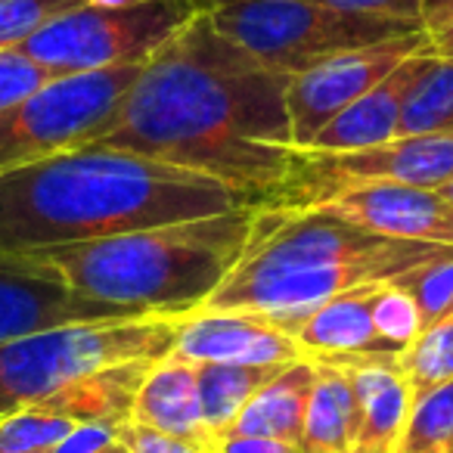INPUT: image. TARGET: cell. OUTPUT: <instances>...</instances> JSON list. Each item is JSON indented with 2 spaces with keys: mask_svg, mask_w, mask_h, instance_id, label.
<instances>
[{
  "mask_svg": "<svg viewBox=\"0 0 453 453\" xmlns=\"http://www.w3.org/2000/svg\"><path fill=\"white\" fill-rule=\"evenodd\" d=\"M143 314L150 311L96 302L69 289L63 280L28 261L26 255H0V342L65 326V323L119 320V317Z\"/></svg>",
  "mask_w": 453,
  "mask_h": 453,
  "instance_id": "obj_11",
  "label": "cell"
},
{
  "mask_svg": "<svg viewBox=\"0 0 453 453\" xmlns=\"http://www.w3.org/2000/svg\"><path fill=\"white\" fill-rule=\"evenodd\" d=\"M78 422L50 416L44 410L22 407L0 419V453H22V450H53L59 447Z\"/></svg>",
  "mask_w": 453,
  "mask_h": 453,
  "instance_id": "obj_25",
  "label": "cell"
},
{
  "mask_svg": "<svg viewBox=\"0 0 453 453\" xmlns=\"http://www.w3.org/2000/svg\"><path fill=\"white\" fill-rule=\"evenodd\" d=\"M143 65H112L53 78L26 100L0 109V174L88 143L119 109Z\"/></svg>",
  "mask_w": 453,
  "mask_h": 453,
  "instance_id": "obj_7",
  "label": "cell"
},
{
  "mask_svg": "<svg viewBox=\"0 0 453 453\" xmlns=\"http://www.w3.org/2000/svg\"><path fill=\"white\" fill-rule=\"evenodd\" d=\"M22 453H53V450H22Z\"/></svg>",
  "mask_w": 453,
  "mask_h": 453,
  "instance_id": "obj_39",
  "label": "cell"
},
{
  "mask_svg": "<svg viewBox=\"0 0 453 453\" xmlns=\"http://www.w3.org/2000/svg\"><path fill=\"white\" fill-rule=\"evenodd\" d=\"M401 289L410 292V298L416 302L422 317V329L438 323L444 314L453 311V249L447 255L426 265L413 267L403 277L395 280Z\"/></svg>",
  "mask_w": 453,
  "mask_h": 453,
  "instance_id": "obj_26",
  "label": "cell"
},
{
  "mask_svg": "<svg viewBox=\"0 0 453 453\" xmlns=\"http://www.w3.org/2000/svg\"><path fill=\"white\" fill-rule=\"evenodd\" d=\"M453 134V63L432 57L403 96L397 137Z\"/></svg>",
  "mask_w": 453,
  "mask_h": 453,
  "instance_id": "obj_22",
  "label": "cell"
},
{
  "mask_svg": "<svg viewBox=\"0 0 453 453\" xmlns=\"http://www.w3.org/2000/svg\"><path fill=\"white\" fill-rule=\"evenodd\" d=\"M218 0H140L127 7H75L19 47L53 78L150 63Z\"/></svg>",
  "mask_w": 453,
  "mask_h": 453,
  "instance_id": "obj_6",
  "label": "cell"
},
{
  "mask_svg": "<svg viewBox=\"0 0 453 453\" xmlns=\"http://www.w3.org/2000/svg\"><path fill=\"white\" fill-rule=\"evenodd\" d=\"M317 208L385 240L453 246V205L438 189L364 183L342 189Z\"/></svg>",
  "mask_w": 453,
  "mask_h": 453,
  "instance_id": "obj_12",
  "label": "cell"
},
{
  "mask_svg": "<svg viewBox=\"0 0 453 453\" xmlns=\"http://www.w3.org/2000/svg\"><path fill=\"white\" fill-rule=\"evenodd\" d=\"M119 444H125L131 453H205L199 447L187 444V441H177L171 434L156 432V428L137 426L134 419L119 426Z\"/></svg>",
  "mask_w": 453,
  "mask_h": 453,
  "instance_id": "obj_31",
  "label": "cell"
},
{
  "mask_svg": "<svg viewBox=\"0 0 453 453\" xmlns=\"http://www.w3.org/2000/svg\"><path fill=\"white\" fill-rule=\"evenodd\" d=\"M317 379L311 388L308 416H304L302 450H351L357 438V395L345 366L314 360Z\"/></svg>",
  "mask_w": 453,
  "mask_h": 453,
  "instance_id": "obj_20",
  "label": "cell"
},
{
  "mask_svg": "<svg viewBox=\"0 0 453 453\" xmlns=\"http://www.w3.org/2000/svg\"><path fill=\"white\" fill-rule=\"evenodd\" d=\"M183 317H119L65 323L0 342V413L32 407L63 385L131 360H162L174 351Z\"/></svg>",
  "mask_w": 453,
  "mask_h": 453,
  "instance_id": "obj_4",
  "label": "cell"
},
{
  "mask_svg": "<svg viewBox=\"0 0 453 453\" xmlns=\"http://www.w3.org/2000/svg\"><path fill=\"white\" fill-rule=\"evenodd\" d=\"M75 7L78 0H0V53L19 50L38 28Z\"/></svg>",
  "mask_w": 453,
  "mask_h": 453,
  "instance_id": "obj_27",
  "label": "cell"
},
{
  "mask_svg": "<svg viewBox=\"0 0 453 453\" xmlns=\"http://www.w3.org/2000/svg\"><path fill=\"white\" fill-rule=\"evenodd\" d=\"M119 444V426H103V422H81L69 438L53 453H103Z\"/></svg>",
  "mask_w": 453,
  "mask_h": 453,
  "instance_id": "obj_33",
  "label": "cell"
},
{
  "mask_svg": "<svg viewBox=\"0 0 453 453\" xmlns=\"http://www.w3.org/2000/svg\"><path fill=\"white\" fill-rule=\"evenodd\" d=\"M258 205L214 177L81 146L0 174V255L72 246Z\"/></svg>",
  "mask_w": 453,
  "mask_h": 453,
  "instance_id": "obj_2",
  "label": "cell"
},
{
  "mask_svg": "<svg viewBox=\"0 0 453 453\" xmlns=\"http://www.w3.org/2000/svg\"><path fill=\"white\" fill-rule=\"evenodd\" d=\"M286 364L273 366H240V364H199V395L205 426L214 444L224 438L240 416V410L283 370Z\"/></svg>",
  "mask_w": 453,
  "mask_h": 453,
  "instance_id": "obj_21",
  "label": "cell"
},
{
  "mask_svg": "<svg viewBox=\"0 0 453 453\" xmlns=\"http://www.w3.org/2000/svg\"><path fill=\"white\" fill-rule=\"evenodd\" d=\"M131 419L137 426L156 428L177 441L214 453V438L205 426L199 395V364L171 351L168 357L156 360L146 372L143 385L134 401Z\"/></svg>",
  "mask_w": 453,
  "mask_h": 453,
  "instance_id": "obj_15",
  "label": "cell"
},
{
  "mask_svg": "<svg viewBox=\"0 0 453 453\" xmlns=\"http://www.w3.org/2000/svg\"><path fill=\"white\" fill-rule=\"evenodd\" d=\"M438 193L444 196V199L453 205V177H450V180H444V183H441V187H438Z\"/></svg>",
  "mask_w": 453,
  "mask_h": 453,
  "instance_id": "obj_36",
  "label": "cell"
},
{
  "mask_svg": "<svg viewBox=\"0 0 453 453\" xmlns=\"http://www.w3.org/2000/svg\"><path fill=\"white\" fill-rule=\"evenodd\" d=\"M103 453H131L125 444H115V447H109V450H103Z\"/></svg>",
  "mask_w": 453,
  "mask_h": 453,
  "instance_id": "obj_37",
  "label": "cell"
},
{
  "mask_svg": "<svg viewBox=\"0 0 453 453\" xmlns=\"http://www.w3.org/2000/svg\"><path fill=\"white\" fill-rule=\"evenodd\" d=\"M395 453H453V382L413 403Z\"/></svg>",
  "mask_w": 453,
  "mask_h": 453,
  "instance_id": "obj_24",
  "label": "cell"
},
{
  "mask_svg": "<svg viewBox=\"0 0 453 453\" xmlns=\"http://www.w3.org/2000/svg\"><path fill=\"white\" fill-rule=\"evenodd\" d=\"M208 13L152 53L84 146L177 165L265 208H286L304 158L286 106L292 75L220 35Z\"/></svg>",
  "mask_w": 453,
  "mask_h": 453,
  "instance_id": "obj_1",
  "label": "cell"
},
{
  "mask_svg": "<svg viewBox=\"0 0 453 453\" xmlns=\"http://www.w3.org/2000/svg\"><path fill=\"white\" fill-rule=\"evenodd\" d=\"M314 4L345 10V13L388 16V19H407V22H419L422 13V0H314Z\"/></svg>",
  "mask_w": 453,
  "mask_h": 453,
  "instance_id": "obj_32",
  "label": "cell"
},
{
  "mask_svg": "<svg viewBox=\"0 0 453 453\" xmlns=\"http://www.w3.org/2000/svg\"><path fill=\"white\" fill-rule=\"evenodd\" d=\"M379 286L382 283H366L314 308L273 311L267 317L296 339L302 357L308 360L348 364L364 357H401V348L379 339L372 323V302Z\"/></svg>",
  "mask_w": 453,
  "mask_h": 453,
  "instance_id": "obj_13",
  "label": "cell"
},
{
  "mask_svg": "<svg viewBox=\"0 0 453 453\" xmlns=\"http://www.w3.org/2000/svg\"><path fill=\"white\" fill-rule=\"evenodd\" d=\"M53 75L41 69L35 59H28L22 50H4L0 53V109L13 106V103L26 100L28 94L41 90Z\"/></svg>",
  "mask_w": 453,
  "mask_h": 453,
  "instance_id": "obj_29",
  "label": "cell"
},
{
  "mask_svg": "<svg viewBox=\"0 0 453 453\" xmlns=\"http://www.w3.org/2000/svg\"><path fill=\"white\" fill-rule=\"evenodd\" d=\"M261 211L265 205H242L211 218L16 255H26L69 289L96 302L187 317L199 311L246 258Z\"/></svg>",
  "mask_w": 453,
  "mask_h": 453,
  "instance_id": "obj_3",
  "label": "cell"
},
{
  "mask_svg": "<svg viewBox=\"0 0 453 453\" xmlns=\"http://www.w3.org/2000/svg\"><path fill=\"white\" fill-rule=\"evenodd\" d=\"M453 246H432V242H407L397 240L388 252L372 255L364 261L348 265H320V267H246L224 280L218 292L193 314H214V311H255V314H273V311H302L323 304L348 289L366 283H391L413 267L447 255Z\"/></svg>",
  "mask_w": 453,
  "mask_h": 453,
  "instance_id": "obj_8",
  "label": "cell"
},
{
  "mask_svg": "<svg viewBox=\"0 0 453 453\" xmlns=\"http://www.w3.org/2000/svg\"><path fill=\"white\" fill-rule=\"evenodd\" d=\"M214 453H302V447L261 434H224L214 444Z\"/></svg>",
  "mask_w": 453,
  "mask_h": 453,
  "instance_id": "obj_34",
  "label": "cell"
},
{
  "mask_svg": "<svg viewBox=\"0 0 453 453\" xmlns=\"http://www.w3.org/2000/svg\"><path fill=\"white\" fill-rule=\"evenodd\" d=\"M397 364H401V372L410 385L413 403L432 395L441 385L453 382V311L422 329L401 351Z\"/></svg>",
  "mask_w": 453,
  "mask_h": 453,
  "instance_id": "obj_23",
  "label": "cell"
},
{
  "mask_svg": "<svg viewBox=\"0 0 453 453\" xmlns=\"http://www.w3.org/2000/svg\"><path fill=\"white\" fill-rule=\"evenodd\" d=\"M302 453H311V450H302ZM323 453H357V450L351 447V450H323Z\"/></svg>",
  "mask_w": 453,
  "mask_h": 453,
  "instance_id": "obj_38",
  "label": "cell"
},
{
  "mask_svg": "<svg viewBox=\"0 0 453 453\" xmlns=\"http://www.w3.org/2000/svg\"><path fill=\"white\" fill-rule=\"evenodd\" d=\"M432 57V50H422L416 57L403 59L370 94H364L345 112L335 115L302 152H357L395 140L397 127H401L403 96H407L410 84L416 81V75L426 69Z\"/></svg>",
  "mask_w": 453,
  "mask_h": 453,
  "instance_id": "obj_16",
  "label": "cell"
},
{
  "mask_svg": "<svg viewBox=\"0 0 453 453\" xmlns=\"http://www.w3.org/2000/svg\"><path fill=\"white\" fill-rule=\"evenodd\" d=\"M422 50H432V47H428L426 32L419 28V32L401 35V38L339 53L302 75H292L289 90H286V106H289L292 137H296L298 150H304L335 115L345 112L364 94H370L379 81H385L403 59Z\"/></svg>",
  "mask_w": 453,
  "mask_h": 453,
  "instance_id": "obj_10",
  "label": "cell"
},
{
  "mask_svg": "<svg viewBox=\"0 0 453 453\" xmlns=\"http://www.w3.org/2000/svg\"><path fill=\"white\" fill-rule=\"evenodd\" d=\"M419 26L434 57L453 63V0H422Z\"/></svg>",
  "mask_w": 453,
  "mask_h": 453,
  "instance_id": "obj_30",
  "label": "cell"
},
{
  "mask_svg": "<svg viewBox=\"0 0 453 453\" xmlns=\"http://www.w3.org/2000/svg\"><path fill=\"white\" fill-rule=\"evenodd\" d=\"M0 419H4V413H0Z\"/></svg>",
  "mask_w": 453,
  "mask_h": 453,
  "instance_id": "obj_40",
  "label": "cell"
},
{
  "mask_svg": "<svg viewBox=\"0 0 453 453\" xmlns=\"http://www.w3.org/2000/svg\"><path fill=\"white\" fill-rule=\"evenodd\" d=\"M208 16L220 35L286 75L422 28L419 22L345 13L314 0H218Z\"/></svg>",
  "mask_w": 453,
  "mask_h": 453,
  "instance_id": "obj_5",
  "label": "cell"
},
{
  "mask_svg": "<svg viewBox=\"0 0 453 453\" xmlns=\"http://www.w3.org/2000/svg\"><path fill=\"white\" fill-rule=\"evenodd\" d=\"M156 360H131V364H115L106 370L88 372L75 382L63 385L53 395L32 403L35 410H44L50 416H63L72 422H103V426H121L131 419L134 401L143 385L146 372Z\"/></svg>",
  "mask_w": 453,
  "mask_h": 453,
  "instance_id": "obj_18",
  "label": "cell"
},
{
  "mask_svg": "<svg viewBox=\"0 0 453 453\" xmlns=\"http://www.w3.org/2000/svg\"><path fill=\"white\" fill-rule=\"evenodd\" d=\"M372 323H376L379 339L401 348V351L422 333L419 308H416V302L410 298V292L401 289L395 280L379 286L376 302H372Z\"/></svg>",
  "mask_w": 453,
  "mask_h": 453,
  "instance_id": "obj_28",
  "label": "cell"
},
{
  "mask_svg": "<svg viewBox=\"0 0 453 453\" xmlns=\"http://www.w3.org/2000/svg\"><path fill=\"white\" fill-rule=\"evenodd\" d=\"M329 364V360H326ZM348 370L357 395V453H395L413 410V395L397 357H364L339 364Z\"/></svg>",
  "mask_w": 453,
  "mask_h": 453,
  "instance_id": "obj_17",
  "label": "cell"
},
{
  "mask_svg": "<svg viewBox=\"0 0 453 453\" xmlns=\"http://www.w3.org/2000/svg\"><path fill=\"white\" fill-rule=\"evenodd\" d=\"M174 354L193 364H240L273 366L304 360L296 339L267 314L255 311H214L187 314L180 320Z\"/></svg>",
  "mask_w": 453,
  "mask_h": 453,
  "instance_id": "obj_14",
  "label": "cell"
},
{
  "mask_svg": "<svg viewBox=\"0 0 453 453\" xmlns=\"http://www.w3.org/2000/svg\"><path fill=\"white\" fill-rule=\"evenodd\" d=\"M81 7H127V4H140V0H78Z\"/></svg>",
  "mask_w": 453,
  "mask_h": 453,
  "instance_id": "obj_35",
  "label": "cell"
},
{
  "mask_svg": "<svg viewBox=\"0 0 453 453\" xmlns=\"http://www.w3.org/2000/svg\"><path fill=\"white\" fill-rule=\"evenodd\" d=\"M317 379L314 360H292L286 364L234 419L226 434H261V438L289 441L302 447L304 416H308L311 388Z\"/></svg>",
  "mask_w": 453,
  "mask_h": 453,
  "instance_id": "obj_19",
  "label": "cell"
},
{
  "mask_svg": "<svg viewBox=\"0 0 453 453\" xmlns=\"http://www.w3.org/2000/svg\"><path fill=\"white\" fill-rule=\"evenodd\" d=\"M302 174L289 211L317 208L335 193L364 183H403L438 189L453 177V134L395 137L357 152H302Z\"/></svg>",
  "mask_w": 453,
  "mask_h": 453,
  "instance_id": "obj_9",
  "label": "cell"
}]
</instances>
